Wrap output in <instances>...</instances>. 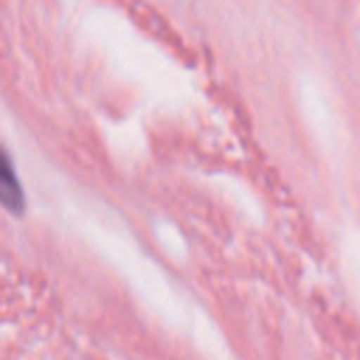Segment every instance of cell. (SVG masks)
Instances as JSON below:
<instances>
[{
	"label": "cell",
	"instance_id": "6da1fadb",
	"mask_svg": "<svg viewBox=\"0 0 360 360\" xmlns=\"http://www.w3.org/2000/svg\"><path fill=\"white\" fill-rule=\"evenodd\" d=\"M22 188L20 180L14 174V166L8 160V155L0 149V205H6L8 211H22Z\"/></svg>",
	"mask_w": 360,
	"mask_h": 360
}]
</instances>
